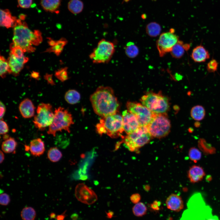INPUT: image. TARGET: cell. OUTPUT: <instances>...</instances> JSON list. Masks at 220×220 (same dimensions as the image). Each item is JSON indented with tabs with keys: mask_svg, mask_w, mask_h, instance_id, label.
I'll list each match as a JSON object with an SVG mask.
<instances>
[{
	"mask_svg": "<svg viewBox=\"0 0 220 220\" xmlns=\"http://www.w3.org/2000/svg\"><path fill=\"white\" fill-rule=\"evenodd\" d=\"M147 211V207L146 205L141 202L135 204L132 208L133 214L138 217H142L146 215Z\"/></svg>",
	"mask_w": 220,
	"mask_h": 220,
	"instance_id": "d6a6232c",
	"label": "cell"
},
{
	"mask_svg": "<svg viewBox=\"0 0 220 220\" xmlns=\"http://www.w3.org/2000/svg\"><path fill=\"white\" fill-rule=\"evenodd\" d=\"M68 43V41L65 38H62L56 41L55 45L47 49L45 51L46 52H53L57 56H58L61 54L64 47Z\"/></svg>",
	"mask_w": 220,
	"mask_h": 220,
	"instance_id": "d4e9b609",
	"label": "cell"
},
{
	"mask_svg": "<svg viewBox=\"0 0 220 220\" xmlns=\"http://www.w3.org/2000/svg\"><path fill=\"white\" fill-rule=\"evenodd\" d=\"M179 41L178 37L171 31L162 33L156 43L157 49L160 57L170 52L174 46Z\"/></svg>",
	"mask_w": 220,
	"mask_h": 220,
	"instance_id": "7c38bea8",
	"label": "cell"
},
{
	"mask_svg": "<svg viewBox=\"0 0 220 220\" xmlns=\"http://www.w3.org/2000/svg\"><path fill=\"white\" fill-rule=\"evenodd\" d=\"M84 5L81 0H70L68 4V10L73 14L81 13L83 9Z\"/></svg>",
	"mask_w": 220,
	"mask_h": 220,
	"instance_id": "4316f807",
	"label": "cell"
},
{
	"mask_svg": "<svg viewBox=\"0 0 220 220\" xmlns=\"http://www.w3.org/2000/svg\"><path fill=\"white\" fill-rule=\"evenodd\" d=\"M205 175V172L202 167L196 165L191 166L189 169L188 176L192 183L198 182L203 179Z\"/></svg>",
	"mask_w": 220,
	"mask_h": 220,
	"instance_id": "d6986e66",
	"label": "cell"
},
{
	"mask_svg": "<svg viewBox=\"0 0 220 220\" xmlns=\"http://www.w3.org/2000/svg\"><path fill=\"white\" fill-rule=\"evenodd\" d=\"M32 0H17L18 5L23 9H28L31 6Z\"/></svg>",
	"mask_w": 220,
	"mask_h": 220,
	"instance_id": "f35d334b",
	"label": "cell"
},
{
	"mask_svg": "<svg viewBox=\"0 0 220 220\" xmlns=\"http://www.w3.org/2000/svg\"><path fill=\"white\" fill-rule=\"evenodd\" d=\"M190 115L194 120L199 121L202 120L205 115V111L204 108L200 105L193 107L191 109Z\"/></svg>",
	"mask_w": 220,
	"mask_h": 220,
	"instance_id": "83f0119b",
	"label": "cell"
},
{
	"mask_svg": "<svg viewBox=\"0 0 220 220\" xmlns=\"http://www.w3.org/2000/svg\"><path fill=\"white\" fill-rule=\"evenodd\" d=\"M17 145L15 140L13 138L10 137L2 142L1 149L5 153H15Z\"/></svg>",
	"mask_w": 220,
	"mask_h": 220,
	"instance_id": "cb8c5ba5",
	"label": "cell"
},
{
	"mask_svg": "<svg viewBox=\"0 0 220 220\" xmlns=\"http://www.w3.org/2000/svg\"><path fill=\"white\" fill-rule=\"evenodd\" d=\"M29 150L31 154L35 157L40 156L45 151V144L40 138L32 140L30 142Z\"/></svg>",
	"mask_w": 220,
	"mask_h": 220,
	"instance_id": "ffe728a7",
	"label": "cell"
},
{
	"mask_svg": "<svg viewBox=\"0 0 220 220\" xmlns=\"http://www.w3.org/2000/svg\"><path fill=\"white\" fill-rule=\"evenodd\" d=\"M55 75L60 81L64 82L68 79V68L65 67L61 68L56 71Z\"/></svg>",
	"mask_w": 220,
	"mask_h": 220,
	"instance_id": "d590c367",
	"label": "cell"
},
{
	"mask_svg": "<svg viewBox=\"0 0 220 220\" xmlns=\"http://www.w3.org/2000/svg\"><path fill=\"white\" fill-rule=\"evenodd\" d=\"M127 110L134 115L141 126H147L151 121L154 113L142 104L128 101L126 104Z\"/></svg>",
	"mask_w": 220,
	"mask_h": 220,
	"instance_id": "8fae6325",
	"label": "cell"
},
{
	"mask_svg": "<svg viewBox=\"0 0 220 220\" xmlns=\"http://www.w3.org/2000/svg\"><path fill=\"white\" fill-rule=\"evenodd\" d=\"M47 158L51 162L55 163L59 161L62 156L61 151L57 147H52L48 150Z\"/></svg>",
	"mask_w": 220,
	"mask_h": 220,
	"instance_id": "f546056e",
	"label": "cell"
},
{
	"mask_svg": "<svg viewBox=\"0 0 220 220\" xmlns=\"http://www.w3.org/2000/svg\"><path fill=\"white\" fill-rule=\"evenodd\" d=\"M190 47V44L184 43L179 40L172 48L170 52L171 54L175 58H180L183 56L185 51L189 49Z\"/></svg>",
	"mask_w": 220,
	"mask_h": 220,
	"instance_id": "7402d4cb",
	"label": "cell"
},
{
	"mask_svg": "<svg viewBox=\"0 0 220 220\" xmlns=\"http://www.w3.org/2000/svg\"><path fill=\"white\" fill-rule=\"evenodd\" d=\"M54 116L52 105L49 103H42L38 106L36 114L33 122L35 127L42 131L52 123Z\"/></svg>",
	"mask_w": 220,
	"mask_h": 220,
	"instance_id": "30bf717a",
	"label": "cell"
},
{
	"mask_svg": "<svg viewBox=\"0 0 220 220\" xmlns=\"http://www.w3.org/2000/svg\"><path fill=\"white\" fill-rule=\"evenodd\" d=\"M81 98L80 93L75 90H70L66 92L64 99L68 103L74 105L78 103Z\"/></svg>",
	"mask_w": 220,
	"mask_h": 220,
	"instance_id": "484cf974",
	"label": "cell"
},
{
	"mask_svg": "<svg viewBox=\"0 0 220 220\" xmlns=\"http://www.w3.org/2000/svg\"><path fill=\"white\" fill-rule=\"evenodd\" d=\"M61 4V0H41L40 5L46 11L57 13Z\"/></svg>",
	"mask_w": 220,
	"mask_h": 220,
	"instance_id": "603a6c76",
	"label": "cell"
},
{
	"mask_svg": "<svg viewBox=\"0 0 220 220\" xmlns=\"http://www.w3.org/2000/svg\"><path fill=\"white\" fill-rule=\"evenodd\" d=\"M161 31L160 25L155 22L149 23L146 27L147 34L151 37H155L158 35Z\"/></svg>",
	"mask_w": 220,
	"mask_h": 220,
	"instance_id": "4dcf8cb0",
	"label": "cell"
},
{
	"mask_svg": "<svg viewBox=\"0 0 220 220\" xmlns=\"http://www.w3.org/2000/svg\"><path fill=\"white\" fill-rule=\"evenodd\" d=\"M160 203L157 201H154L151 205L152 209L154 210H159Z\"/></svg>",
	"mask_w": 220,
	"mask_h": 220,
	"instance_id": "ee69618b",
	"label": "cell"
},
{
	"mask_svg": "<svg viewBox=\"0 0 220 220\" xmlns=\"http://www.w3.org/2000/svg\"><path fill=\"white\" fill-rule=\"evenodd\" d=\"M64 215H59L57 217V220H64Z\"/></svg>",
	"mask_w": 220,
	"mask_h": 220,
	"instance_id": "681fc988",
	"label": "cell"
},
{
	"mask_svg": "<svg viewBox=\"0 0 220 220\" xmlns=\"http://www.w3.org/2000/svg\"><path fill=\"white\" fill-rule=\"evenodd\" d=\"M13 28L12 43L21 47L24 52H34L35 49L32 45L37 46L42 42L41 32L38 30L32 31L26 23L20 19H17Z\"/></svg>",
	"mask_w": 220,
	"mask_h": 220,
	"instance_id": "7a4b0ae2",
	"label": "cell"
},
{
	"mask_svg": "<svg viewBox=\"0 0 220 220\" xmlns=\"http://www.w3.org/2000/svg\"><path fill=\"white\" fill-rule=\"evenodd\" d=\"M35 107L32 101L28 98L24 99L20 104L19 109L22 116L24 118H30L35 114Z\"/></svg>",
	"mask_w": 220,
	"mask_h": 220,
	"instance_id": "2e32d148",
	"label": "cell"
},
{
	"mask_svg": "<svg viewBox=\"0 0 220 220\" xmlns=\"http://www.w3.org/2000/svg\"><path fill=\"white\" fill-rule=\"evenodd\" d=\"M56 41L52 39H49L48 41L49 44L51 46H53L55 44Z\"/></svg>",
	"mask_w": 220,
	"mask_h": 220,
	"instance_id": "c3c4849f",
	"label": "cell"
},
{
	"mask_svg": "<svg viewBox=\"0 0 220 220\" xmlns=\"http://www.w3.org/2000/svg\"><path fill=\"white\" fill-rule=\"evenodd\" d=\"M4 152L2 151L1 150L0 152V163H2L3 161H4V159H5V155L4 154V153H3Z\"/></svg>",
	"mask_w": 220,
	"mask_h": 220,
	"instance_id": "bcb514c9",
	"label": "cell"
},
{
	"mask_svg": "<svg viewBox=\"0 0 220 220\" xmlns=\"http://www.w3.org/2000/svg\"><path fill=\"white\" fill-rule=\"evenodd\" d=\"M142 104L153 113L166 114L170 108L168 98L161 93L149 92L141 98Z\"/></svg>",
	"mask_w": 220,
	"mask_h": 220,
	"instance_id": "8992f818",
	"label": "cell"
},
{
	"mask_svg": "<svg viewBox=\"0 0 220 220\" xmlns=\"http://www.w3.org/2000/svg\"><path fill=\"white\" fill-rule=\"evenodd\" d=\"M90 100L95 113L102 118L118 113L119 102L109 86L98 87L90 95Z\"/></svg>",
	"mask_w": 220,
	"mask_h": 220,
	"instance_id": "6da1fadb",
	"label": "cell"
},
{
	"mask_svg": "<svg viewBox=\"0 0 220 220\" xmlns=\"http://www.w3.org/2000/svg\"><path fill=\"white\" fill-rule=\"evenodd\" d=\"M125 52L128 57L134 58L138 55L139 51L138 47L133 42H129L126 45Z\"/></svg>",
	"mask_w": 220,
	"mask_h": 220,
	"instance_id": "1f68e13d",
	"label": "cell"
},
{
	"mask_svg": "<svg viewBox=\"0 0 220 220\" xmlns=\"http://www.w3.org/2000/svg\"><path fill=\"white\" fill-rule=\"evenodd\" d=\"M52 76V74L46 73L44 76V78L49 84L53 86L55 85V83L53 79Z\"/></svg>",
	"mask_w": 220,
	"mask_h": 220,
	"instance_id": "60d3db41",
	"label": "cell"
},
{
	"mask_svg": "<svg viewBox=\"0 0 220 220\" xmlns=\"http://www.w3.org/2000/svg\"><path fill=\"white\" fill-rule=\"evenodd\" d=\"M96 130L100 135L106 134L112 138L121 136L124 131L122 116L117 113L102 117L96 125Z\"/></svg>",
	"mask_w": 220,
	"mask_h": 220,
	"instance_id": "277c9868",
	"label": "cell"
},
{
	"mask_svg": "<svg viewBox=\"0 0 220 220\" xmlns=\"http://www.w3.org/2000/svg\"><path fill=\"white\" fill-rule=\"evenodd\" d=\"M0 134L4 135L6 134L9 131V129L7 123L2 119L0 120Z\"/></svg>",
	"mask_w": 220,
	"mask_h": 220,
	"instance_id": "ab89813d",
	"label": "cell"
},
{
	"mask_svg": "<svg viewBox=\"0 0 220 220\" xmlns=\"http://www.w3.org/2000/svg\"><path fill=\"white\" fill-rule=\"evenodd\" d=\"M0 75L2 78H4L7 73H9V67L8 61L2 56L0 58Z\"/></svg>",
	"mask_w": 220,
	"mask_h": 220,
	"instance_id": "836d02e7",
	"label": "cell"
},
{
	"mask_svg": "<svg viewBox=\"0 0 220 220\" xmlns=\"http://www.w3.org/2000/svg\"><path fill=\"white\" fill-rule=\"evenodd\" d=\"M53 122L49 127L47 133L55 137L56 133L63 130L70 133V127L74 122L71 113L67 109L61 107L55 108Z\"/></svg>",
	"mask_w": 220,
	"mask_h": 220,
	"instance_id": "5b68a950",
	"label": "cell"
},
{
	"mask_svg": "<svg viewBox=\"0 0 220 220\" xmlns=\"http://www.w3.org/2000/svg\"><path fill=\"white\" fill-rule=\"evenodd\" d=\"M17 18L13 16L8 9H0V26L7 28L13 27Z\"/></svg>",
	"mask_w": 220,
	"mask_h": 220,
	"instance_id": "44dd1931",
	"label": "cell"
},
{
	"mask_svg": "<svg viewBox=\"0 0 220 220\" xmlns=\"http://www.w3.org/2000/svg\"><path fill=\"white\" fill-rule=\"evenodd\" d=\"M140 199L141 196L138 194H134L130 197V200L131 201L135 204L139 203Z\"/></svg>",
	"mask_w": 220,
	"mask_h": 220,
	"instance_id": "b9f144b4",
	"label": "cell"
},
{
	"mask_svg": "<svg viewBox=\"0 0 220 220\" xmlns=\"http://www.w3.org/2000/svg\"><path fill=\"white\" fill-rule=\"evenodd\" d=\"M28 60L27 57H24L22 58H19L10 54L8 59L10 70L9 73L14 76H18L23 68L24 64Z\"/></svg>",
	"mask_w": 220,
	"mask_h": 220,
	"instance_id": "9a60e30c",
	"label": "cell"
},
{
	"mask_svg": "<svg viewBox=\"0 0 220 220\" xmlns=\"http://www.w3.org/2000/svg\"><path fill=\"white\" fill-rule=\"evenodd\" d=\"M218 63L215 59H212L207 64V69L209 72H214L218 69Z\"/></svg>",
	"mask_w": 220,
	"mask_h": 220,
	"instance_id": "8d00e7d4",
	"label": "cell"
},
{
	"mask_svg": "<svg viewBox=\"0 0 220 220\" xmlns=\"http://www.w3.org/2000/svg\"><path fill=\"white\" fill-rule=\"evenodd\" d=\"M205 220H219V219L217 216L212 215Z\"/></svg>",
	"mask_w": 220,
	"mask_h": 220,
	"instance_id": "7dc6e473",
	"label": "cell"
},
{
	"mask_svg": "<svg viewBox=\"0 0 220 220\" xmlns=\"http://www.w3.org/2000/svg\"><path fill=\"white\" fill-rule=\"evenodd\" d=\"M122 116L124 131L127 134L134 132L140 127L136 117L127 110L123 111Z\"/></svg>",
	"mask_w": 220,
	"mask_h": 220,
	"instance_id": "5bb4252c",
	"label": "cell"
},
{
	"mask_svg": "<svg viewBox=\"0 0 220 220\" xmlns=\"http://www.w3.org/2000/svg\"><path fill=\"white\" fill-rule=\"evenodd\" d=\"M107 215L108 218H110L112 216V212H109L107 213Z\"/></svg>",
	"mask_w": 220,
	"mask_h": 220,
	"instance_id": "816d5d0a",
	"label": "cell"
},
{
	"mask_svg": "<svg viewBox=\"0 0 220 220\" xmlns=\"http://www.w3.org/2000/svg\"><path fill=\"white\" fill-rule=\"evenodd\" d=\"M188 154L190 159L195 163L200 160L202 157L200 151L195 147H192L189 149Z\"/></svg>",
	"mask_w": 220,
	"mask_h": 220,
	"instance_id": "e575fe53",
	"label": "cell"
},
{
	"mask_svg": "<svg viewBox=\"0 0 220 220\" xmlns=\"http://www.w3.org/2000/svg\"><path fill=\"white\" fill-rule=\"evenodd\" d=\"M9 137V136L8 134H6L3 135V138L4 140H5L8 139Z\"/></svg>",
	"mask_w": 220,
	"mask_h": 220,
	"instance_id": "f907efd6",
	"label": "cell"
},
{
	"mask_svg": "<svg viewBox=\"0 0 220 220\" xmlns=\"http://www.w3.org/2000/svg\"><path fill=\"white\" fill-rule=\"evenodd\" d=\"M75 195L79 201L87 205H91L97 200L95 193L84 183L78 184L75 189Z\"/></svg>",
	"mask_w": 220,
	"mask_h": 220,
	"instance_id": "4fadbf2b",
	"label": "cell"
},
{
	"mask_svg": "<svg viewBox=\"0 0 220 220\" xmlns=\"http://www.w3.org/2000/svg\"><path fill=\"white\" fill-rule=\"evenodd\" d=\"M187 206L180 220H205L212 215L211 208L200 193H195L190 197Z\"/></svg>",
	"mask_w": 220,
	"mask_h": 220,
	"instance_id": "3957f363",
	"label": "cell"
},
{
	"mask_svg": "<svg viewBox=\"0 0 220 220\" xmlns=\"http://www.w3.org/2000/svg\"><path fill=\"white\" fill-rule=\"evenodd\" d=\"M147 127L152 137L160 138L169 134L170 131L171 124L167 113H154Z\"/></svg>",
	"mask_w": 220,
	"mask_h": 220,
	"instance_id": "ba28073f",
	"label": "cell"
},
{
	"mask_svg": "<svg viewBox=\"0 0 220 220\" xmlns=\"http://www.w3.org/2000/svg\"><path fill=\"white\" fill-rule=\"evenodd\" d=\"M31 76L32 78L38 80L40 78L39 73L35 71H33L31 73Z\"/></svg>",
	"mask_w": 220,
	"mask_h": 220,
	"instance_id": "f6af8a7d",
	"label": "cell"
},
{
	"mask_svg": "<svg viewBox=\"0 0 220 220\" xmlns=\"http://www.w3.org/2000/svg\"><path fill=\"white\" fill-rule=\"evenodd\" d=\"M152 137L146 126H141L124 138L123 141L130 151H134L148 143Z\"/></svg>",
	"mask_w": 220,
	"mask_h": 220,
	"instance_id": "9c48e42d",
	"label": "cell"
},
{
	"mask_svg": "<svg viewBox=\"0 0 220 220\" xmlns=\"http://www.w3.org/2000/svg\"><path fill=\"white\" fill-rule=\"evenodd\" d=\"M10 199L9 195L6 193H2L0 195V204L3 206L7 205L10 203Z\"/></svg>",
	"mask_w": 220,
	"mask_h": 220,
	"instance_id": "74e56055",
	"label": "cell"
},
{
	"mask_svg": "<svg viewBox=\"0 0 220 220\" xmlns=\"http://www.w3.org/2000/svg\"><path fill=\"white\" fill-rule=\"evenodd\" d=\"M36 216L35 210L31 207L24 208L20 212V216L23 220H35Z\"/></svg>",
	"mask_w": 220,
	"mask_h": 220,
	"instance_id": "f1b7e54d",
	"label": "cell"
},
{
	"mask_svg": "<svg viewBox=\"0 0 220 220\" xmlns=\"http://www.w3.org/2000/svg\"><path fill=\"white\" fill-rule=\"evenodd\" d=\"M191 56L194 62L201 63L209 59L210 55L208 50L203 46L200 45L194 48Z\"/></svg>",
	"mask_w": 220,
	"mask_h": 220,
	"instance_id": "ac0fdd59",
	"label": "cell"
},
{
	"mask_svg": "<svg viewBox=\"0 0 220 220\" xmlns=\"http://www.w3.org/2000/svg\"><path fill=\"white\" fill-rule=\"evenodd\" d=\"M166 204L168 209L175 212L180 211L184 207L182 198L175 194H172L167 198Z\"/></svg>",
	"mask_w": 220,
	"mask_h": 220,
	"instance_id": "e0dca14e",
	"label": "cell"
},
{
	"mask_svg": "<svg viewBox=\"0 0 220 220\" xmlns=\"http://www.w3.org/2000/svg\"><path fill=\"white\" fill-rule=\"evenodd\" d=\"M0 119H2L6 111V107L4 104L0 101Z\"/></svg>",
	"mask_w": 220,
	"mask_h": 220,
	"instance_id": "7bdbcfd3",
	"label": "cell"
},
{
	"mask_svg": "<svg viewBox=\"0 0 220 220\" xmlns=\"http://www.w3.org/2000/svg\"><path fill=\"white\" fill-rule=\"evenodd\" d=\"M115 50V45L112 42L102 38L98 42L89 57L94 64L107 63L111 60Z\"/></svg>",
	"mask_w": 220,
	"mask_h": 220,
	"instance_id": "52a82bcc",
	"label": "cell"
}]
</instances>
